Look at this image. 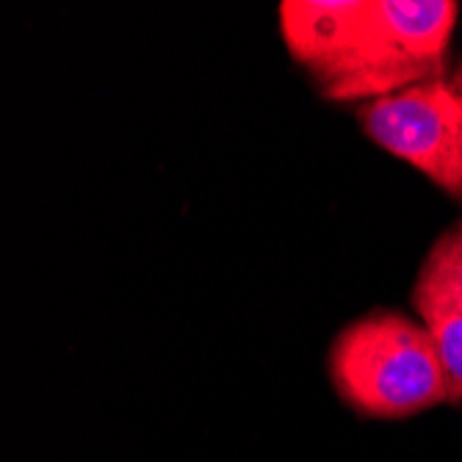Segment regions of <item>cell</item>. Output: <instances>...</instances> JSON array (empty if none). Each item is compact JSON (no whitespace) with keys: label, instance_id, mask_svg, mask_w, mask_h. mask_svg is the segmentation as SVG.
Segmentation results:
<instances>
[{"label":"cell","instance_id":"cell-4","mask_svg":"<svg viewBox=\"0 0 462 462\" xmlns=\"http://www.w3.org/2000/svg\"><path fill=\"white\" fill-rule=\"evenodd\" d=\"M412 302H443L462 310V222L443 233L432 246L421 266Z\"/></svg>","mask_w":462,"mask_h":462},{"label":"cell","instance_id":"cell-2","mask_svg":"<svg viewBox=\"0 0 462 462\" xmlns=\"http://www.w3.org/2000/svg\"><path fill=\"white\" fill-rule=\"evenodd\" d=\"M329 374L341 399L371 418H404L446 402L432 335L402 313L376 310L344 327Z\"/></svg>","mask_w":462,"mask_h":462},{"label":"cell","instance_id":"cell-5","mask_svg":"<svg viewBox=\"0 0 462 462\" xmlns=\"http://www.w3.org/2000/svg\"><path fill=\"white\" fill-rule=\"evenodd\" d=\"M415 308L421 313L440 357L446 402L462 404V310L443 302H421Z\"/></svg>","mask_w":462,"mask_h":462},{"label":"cell","instance_id":"cell-6","mask_svg":"<svg viewBox=\"0 0 462 462\" xmlns=\"http://www.w3.org/2000/svg\"><path fill=\"white\" fill-rule=\"evenodd\" d=\"M451 83L459 89V95H462V64H459V69L454 72V78H451Z\"/></svg>","mask_w":462,"mask_h":462},{"label":"cell","instance_id":"cell-3","mask_svg":"<svg viewBox=\"0 0 462 462\" xmlns=\"http://www.w3.org/2000/svg\"><path fill=\"white\" fill-rule=\"evenodd\" d=\"M374 144L462 199V95L446 78L371 100L360 111Z\"/></svg>","mask_w":462,"mask_h":462},{"label":"cell","instance_id":"cell-1","mask_svg":"<svg viewBox=\"0 0 462 462\" xmlns=\"http://www.w3.org/2000/svg\"><path fill=\"white\" fill-rule=\"evenodd\" d=\"M457 12L454 0H355L316 83L329 100H380L440 78Z\"/></svg>","mask_w":462,"mask_h":462}]
</instances>
